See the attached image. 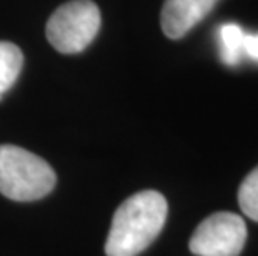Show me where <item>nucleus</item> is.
I'll list each match as a JSON object with an SVG mask.
<instances>
[{"label":"nucleus","mask_w":258,"mask_h":256,"mask_svg":"<svg viewBox=\"0 0 258 256\" xmlns=\"http://www.w3.org/2000/svg\"><path fill=\"white\" fill-rule=\"evenodd\" d=\"M57 177L43 158L15 145H0V193L15 201L47 197Z\"/></svg>","instance_id":"nucleus-2"},{"label":"nucleus","mask_w":258,"mask_h":256,"mask_svg":"<svg viewBox=\"0 0 258 256\" xmlns=\"http://www.w3.org/2000/svg\"><path fill=\"white\" fill-rule=\"evenodd\" d=\"M243 48H245V58L258 62V34H248L246 32Z\"/></svg>","instance_id":"nucleus-9"},{"label":"nucleus","mask_w":258,"mask_h":256,"mask_svg":"<svg viewBox=\"0 0 258 256\" xmlns=\"http://www.w3.org/2000/svg\"><path fill=\"white\" fill-rule=\"evenodd\" d=\"M168 205L162 193L145 190L118 206L108 231L107 256H137L148 248L167 220Z\"/></svg>","instance_id":"nucleus-1"},{"label":"nucleus","mask_w":258,"mask_h":256,"mask_svg":"<svg viewBox=\"0 0 258 256\" xmlns=\"http://www.w3.org/2000/svg\"><path fill=\"white\" fill-rule=\"evenodd\" d=\"M245 35L246 32L237 24H223L218 29V48L225 65L237 67L245 58Z\"/></svg>","instance_id":"nucleus-6"},{"label":"nucleus","mask_w":258,"mask_h":256,"mask_svg":"<svg viewBox=\"0 0 258 256\" xmlns=\"http://www.w3.org/2000/svg\"><path fill=\"white\" fill-rule=\"evenodd\" d=\"M218 0H165L162 9V29L168 39H182L202 22Z\"/></svg>","instance_id":"nucleus-5"},{"label":"nucleus","mask_w":258,"mask_h":256,"mask_svg":"<svg viewBox=\"0 0 258 256\" xmlns=\"http://www.w3.org/2000/svg\"><path fill=\"white\" fill-rule=\"evenodd\" d=\"M238 205L245 216L258 221V166L241 182L238 190Z\"/></svg>","instance_id":"nucleus-8"},{"label":"nucleus","mask_w":258,"mask_h":256,"mask_svg":"<svg viewBox=\"0 0 258 256\" xmlns=\"http://www.w3.org/2000/svg\"><path fill=\"white\" fill-rule=\"evenodd\" d=\"M22 65L24 55L20 48L10 42H0V99L17 81Z\"/></svg>","instance_id":"nucleus-7"},{"label":"nucleus","mask_w":258,"mask_h":256,"mask_svg":"<svg viewBox=\"0 0 258 256\" xmlns=\"http://www.w3.org/2000/svg\"><path fill=\"white\" fill-rule=\"evenodd\" d=\"M100 29V10L92 0H72L58 7L47 22V39L60 53L85 50Z\"/></svg>","instance_id":"nucleus-3"},{"label":"nucleus","mask_w":258,"mask_h":256,"mask_svg":"<svg viewBox=\"0 0 258 256\" xmlns=\"http://www.w3.org/2000/svg\"><path fill=\"white\" fill-rule=\"evenodd\" d=\"M246 241L243 218L220 211L203 220L190 238V251L197 256H238Z\"/></svg>","instance_id":"nucleus-4"}]
</instances>
